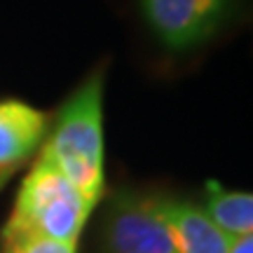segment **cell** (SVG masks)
<instances>
[{
	"label": "cell",
	"instance_id": "1",
	"mask_svg": "<svg viewBox=\"0 0 253 253\" xmlns=\"http://www.w3.org/2000/svg\"><path fill=\"white\" fill-rule=\"evenodd\" d=\"M89 204L103 192V75L96 73L66 101L40 148Z\"/></svg>",
	"mask_w": 253,
	"mask_h": 253
},
{
	"label": "cell",
	"instance_id": "3",
	"mask_svg": "<svg viewBox=\"0 0 253 253\" xmlns=\"http://www.w3.org/2000/svg\"><path fill=\"white\" fill-rule=\"evenodd\" d=\"M108 253H176L162 218L160 195L125 192L115 197L106 220Z\"/></svg>",
	"mask_w": 253,
	"mask_h": 253
},
{
	"label": "cell",
	"instance_id": "4",
	"mask_svg": "<svg viewBox=\"0 0 253 253\" xmlns=\"http://www.w3.org/2000/svg\"><path fill=\"white\" fill-rule=\"evenodd\" d=\"M148 26L164 47L183 52L216 33L232 0H138Z\"/></svg>",
	"mask_w": 253,
	"mask_h": 253
},
{
	"label": "cell",
	"instance_id": "5",
	"mask_svg": "<svg viewBox=\"0 0 253 253\" xmlns=\"http://www.w3.org/2000/svg\"><path fill=\"white\" fill-rule=\"evenodd\" d=\"M45 113L24 101H0V178L26 164L45 134Z\"/></svg>",
	"mask_w": 253,
	"mask_h": 253
},
{
	"label": "cell",
	"instance_id": "10",
	"mask_svg": "<svg viewBox=\"0 0 253 253\" xmlns=\"http://www.w3.org/2000/svg\"><path fill=\"white\" fill-rule=\"evenodd\" d=\"M5 181H7V178H0V188H2V183H5Z\"/></svg>",
	"mask_w": 253,
	"mask_h": 253
},
{
	"label": "cell",
	"instance_id": "8",
	"mask_svg": "<svg viewBox=\"0 0 253 253\" xmlns=\"http://www.w3.org/2000/svg\"><path fill=\"white\" fill-rule=\"evenodd\" d=\"M0 253H78V244L59 242L52 237L36 235L24 227L5 223L0 235Z\"/></svg>",
	"mask_w": 253,
	"mask_h": 253
},
{
	"label": "cell",
	"instance_id": "6",
	"mask_svg": "<svg viewBox=\"0 0 253 253\" xmlns=\"http://www.w3.org/2000/svg\"><path fill=\"white\" fill-rule=\"evenodd\" d=\"M160 209L176 253H230L232 239L213 225L202 207L160 197Z\"/></svg>",
	"mask_w": 253,
	"mask_h": 253
},
{
	"label": "cell",
	"instance_id": "9",
	"mask_svg": "<svg viewBox=\"0 0 253 253\" xmlns=\"http://www.w3.org/2000/svg\"><path fill=\"white\" fill-rule=\"evenodd\" d=\"M230 253H253V237H235L230 242Z\"/></svg>",
	"mask_w": 253,
	"mask_h": 253
},
{
	"label": "cell",
	"instance_id": "2",
	"mask_svg": "<svg viewBox=\"0 0 253 253\" xmlns=\"http://www.w3.org/2000/svg\"><path fill=\"white\" fill-rule=\"evenodd\" d=\"M94 204L63 176L47 157L38 155L21 183L17 204L7 223L59 242L78 244Z\"/></svg>",
	"mask_w": 253,
	"mask_h": 253
},
{
	"label": "cell",
	"instance_id": "7",
	"mask_svg": "<svg viewBox=\"0 0 253 253\" xmlns=\"http://www.w3.org/2000/svg\"><path fill=\"white\" fill-rule=\"evenodd\" d=\"M207 216L230 239L246 237L253 230V197L249 192H232L216 181L207 183Z\"/></svg>",
	"mask_w": 253,
	"mask_h": 253
}]
</instances>
